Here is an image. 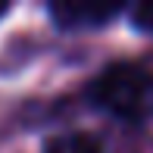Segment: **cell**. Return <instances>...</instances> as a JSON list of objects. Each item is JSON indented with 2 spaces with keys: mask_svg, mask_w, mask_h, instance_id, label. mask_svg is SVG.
Returning a JSON list of instances; mask_svg holds the SVG:
<instances>
[{
  "mask_svg": "<svg viewBox=\"0 0 153 153\" xmlns=\"http://www.w3.org/2000/svg\"><path fill=\"white\" fill-rule=\"evenodd\" d=\"M125 10L122 3H91V0H66V3H50L53 25L59 31H81V28H100L109 19H116Z\"/></svg>",
  "mask_w": 153,
  "mask_h": 153,
  "instance_id": "7a4b0ae2",
  "label": "cell"
},
{
  "mask_svg": "<svg viewBox=\"0 0 153 153\" xmlns=\"http://www.w3.org/2000/svg\"><path fill=\"white\" fill-rule=\"evenodd\" d=\"M6 13H10V3H6V0H0V19H3Z\"/></svg>",
  "mask_w": 153,
  "mask_h": 153,
  "instance_id": "5b68a950",
  "label": "cell"
},
{
  "mask_svg": "<svg viewBox=\"0 0 153 153\" xmlns=\"http://www.w3.org/2000/svg\"><path fill=\"white\" fill-rule=\"evenodd\" d=\"M128 19H131V25H134L137 31L153 34V0H141V3H134L128 10Z\"/></svg>",
  "mask_w": 153,
  "mask_h": 153,
  "instance_id": "277c9868",
  "label": "cell"
},
{
  "mask_svg": "<svg viewBox=\"0 0 153 153\" xmlns=\"http://www.w3.org/2000/svg\"><path fill=\"white\" fill-rule=\"evenodd\" d=\"M85 94L97 109L122 122L137 125L153 113V75L131 59H116L103 66Z\"/></svg>",
  "mask_w": 153,
  "mask_h": 153,
  "instance_id": "6da1fadb",
  "label": "cell"
},
{
  "mask_svg": "<svg viewBox=\"0 0 153 153\" xmlns=\"http://www.w3.org/2000/svg\"><path fill=\"white\" fill-rule=\"evenodd\" d=\"M44 153H103L100 141L88 131H69V134H56L44 144Z\"/></svg>",
  "mask_w": 153,
  "mask_h": 153,
  "instance_id": "3957f363",
  "label": "cell"
}]
</instances>
